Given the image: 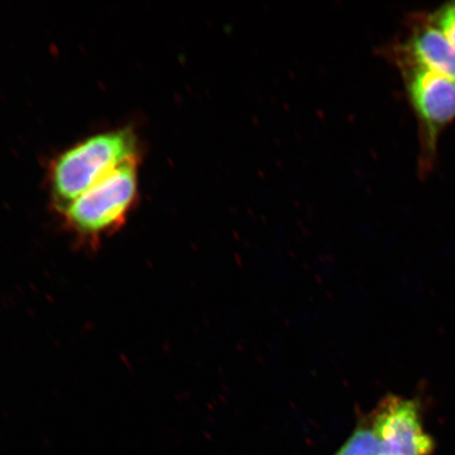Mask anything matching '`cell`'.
<instances>
[{
	"instance_id": "1",
	"label": "cell",
	"mask_w": 455,
	"mask_h": 455,
	"mask_svg": "<svg viewBox=\"0 0 455 455\" xmlns=\"http://www.w3.org/2000/svg\"><path fill=\"white\" fill-rule=\"evenodd\" d=\"M139 157L132 129L90 136L57 156L50 170L51 195L61 212L84 191L131 158Z\"/></svg>"
},
{
	"instance_id": "2",
	"label": "cell",
	"mask_w": 455,
	"mask_h": 455,
	"mask_svg": "<svg viewBox=\"0 0 455 455\" xmlns=\"http://www.w3.org/2000/svg\"><path fill=\"white\" fill-rule=\"evenodd\" d=\"M139 157L119 164L62 210L68 227L96 238L121 227L133 208L139 189Z\"/></svg>"
},
{
	"instance_id": "3",
	"label": "cell",
	"mask_w": 455,
	"mask_h": 455,
	"mask_svg": "<svg viewBox=\"0 0 455 455\" xmlns=\"http://www.w3.org/2000/svg\"><path fill=\"white\" fill-rule=\"evenodd\" d=\"M384 52L395 60L402 70L408 94L422 122L428 142L427 147L434 153L437 134L455 117V82L419 64L395 47Z\"/></svg>"
},
{
	"instance_id": "4",
	"label": "cell",
	"mask_w": 455,
	"mask_h": 455,
	"mask_svg": "<svg viewBox=\"0 0 455 455\" xmlns=\"http://www.w3.org/2000/svg\"><path fill=\"white\" fill-rule=\"evenodd\" d=\"M368 419L382 443L384 455H430L434 441L427 434L419 403L397 395H388Z\"/></svg>"
},
{
	"instance_id": "5",
	"label": "cell",
	"mask_w": 455,
	"mask_h": 455,
	"mask_svg": "<svg viewBox=\"0 0 455 455\" xmlns=\"http://www.w3.org/2000/svg\"><path fill=\"white\" fill-rule=\"evenodd\" d=\"M394 47L455 82V48L435 24L419 25L405 44Z\"/></svg>"
},
{
	"instance_id": "6",
	"label": "cell",
	"mask_w": 455,
	"mask_h": 455,
	"mask_svg": "<svg viewBox=\"0 0 455 455\" xmlns=\"http://www.w3.org/2000/svg\"><path fill=\"white\" fill-rule=\"evenodd\" d=\"M335 455H384L382 443L368 418Z\"/></svg>"
},
{
	"instance_id": "7",
	"label": "cell",
	"mask_w": 455,
	"mask_h": 455,
	"mask_svg": "<svg viewBox=\"0 0 455 455\" xmlns=\"http://www.w3.org/2000/svg\"><path fill=\"white\" fill-rule=\"evenodd\" d=\"M435 25L440 28L455 48V4H448L435 16Z\"/></svg>"
}]
</instances>
